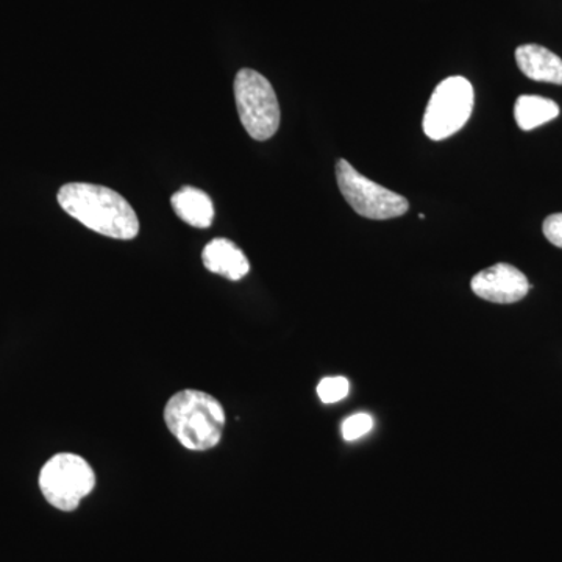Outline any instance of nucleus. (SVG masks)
Listing matches in <instances>:
<instances>
[{
    "label": "nucleus",
    "mask_w": 562,
    "mask_h": 562,
    "mask_svg": "<svg viewBox=\"0 0 562 562\" xmlns=\"http://www.w3.org/2000/svg\"><path fill=\"white\" fill-rule=\"evenodd\" d=\"M58 203L70 217L90 231L113 239H135L139 220L120 192L91 183H68L58 191Z\"/></svg>",
    "instance_id": "obj_1"
},
{
    "label": "nucleus",
    "mask_w": 562,
    "mask_h": 562,
    "mask_svg": "<svg viewBox=\"0 0 562 562\" xmlns=\"http://www.w3.org/2000/svg\"><path fill=\"white\" fill-rule=\"evenodd\" d=\"M166 427L187 450L205 452L220 446L225 409L216 397L198 390L177 392L165 406Z\"/></svg>",
    "instance_id": "obj_2"
},
{
    "label": "nucleus",
    "mask_w": 562,
    "mask_h": 562,
    "mask_svg": "<svg viewBox=\"0 0 562 562\" xmlns=\"http://www.w3.org/2000/svg\"><path fill=\"white\" fill-rule=\"evenodd\" d=\"M40 490L49 505L60 512H76L95 486L90 462L76 453L52 457L40 472Z\"/></svg>",
    "instance_id": "obj_3"
},
{
    "label": "nucleus",
    "mask_w": 562,
    "mask_h": 562,
    "mask_svg": "<svg viewBox=\"0 0 562 562\" xmlns=\"http://www.w3.org/2000/svg\"><path fill=\"white\" fill-rule=\"evenodd\" d=\"M235 101L239 120L251 138L268 140L280 127V105L271 81L254 69L236 74Z\"/></svg>",
    "instance_id": "obj_4"
},
{
    "label": "nucleus",
    "mask_w": 562,
    "mask_h": 562,
    "mask_svg": "<svg viewBox=\"0 0 562 562\" xmlns=\"http://www.w3.org/2000/svg\"><path fill=\"white\" fill-rule=\"evenodd\" d=\"M336 180L344 199L366 220H394L409 209L403 195L369 180L347 160L336 162Z\"/></svg>",
    "instance_id": "obj_5"
},
{
    "label": "nucleus",
    "mask_w": 562,
    "mask_h": 562,
    "mask_svg": "<svg viewBox=\"0 0 562 562\" xmlns=\"http://www.w3.org/2000/svg\"><path fill=\"white\" fill-rule=\"evenodd\" d=\"M473 87L464 77H449L432 91L424 114V132L432 140L450 138L472 116Z\"/></svg>",
    "instance_id": "obj_6"
},
{
    "label": "nucleus",
    "mask_w": 562,
    "mask_h": 562,
    "mask_svg": "<svg viewBox=\"0 0 562 562\" xmlns=\"http://www.w3.org/2000/svg\"><path fill=\"white\" fill-rule=\"evenodd\" d=\"M471 286L473 294L479 295L483 301L502 303V305L522 301L531 288L525 273L506 262H498L476 273Z\"/></svg>",
    "instance_id": "obj_7"
},
{
    "label": "nucleus",
    "mask_w": 562,
    "mask_h": 562,
    "mask_svg": "<svg viewBox=\"0 0 562 562\" xmlns=\"http://www.w3.org/2000/svg\"><path fill=\"white\" fill-rule=\"evenodd\" d=\"M203 266L216 276L239 281L250 271V262L244 251L231 239L216 238L202 251Z\"/></svg>",
    "instance_id": "obj_8"
},
{
    "label": "nucleus",
    "mask_w": 562,
    "mask_h": 562,
    "mask_svg": "<svg viewBox=\"0 0 562 562\" xmlns=\"http://www.w3.org/2000/svg\"><path fill=\"white\" fill-rule=\"evenodd\" d=\"M516 61L528 79L562 85V60L552 50L539 44H524L517 47Z\"/></svg>",
    "instance_id": "obj_9"
},
{
    "label": "nucleus",
    "mask_w": 562,
    "mask_h": 562,
    "mask_svg": "<svg viewBox=\"0 0 562 562\" xmlns=\"http://www.w3.org/2000/svg\"><path fill=\"white\" fill-rule=\"evenodd\" d=\"M177 216L195 228H209L214 221L213 201L206 192L198 188L183 187L171 198Z\"/></svg>",
    "instance_id": "obj_10"
},
{
    "label": "nucleus",
    "mask_w": 562,
    "mask_h": 562,
    "mask_svg": "<svg viewBox=\"0 0 562 562\" xmlns=\"http://www.w3.org/2000/svg\"><path fill=\"white\" fill-rule=\"evenodd\" d=\"M558 114H560L558 103L541 95H520L514 105V117L517 125L525 132L541 127L558 117Z\"/></svg>",
    "instance_id": "obj_11"
},
{
    "label": "nucleus",
    "mask_w": 562,
    "mask_h": 562,
    "mask_svg": "<svg viewBox=\"0 0 562 562\" xmlns=\"http://www.w3.org/2000/svg\"><path fill=\"white\" fill-rule=\"evenodd\" d=\"M350 383L346 376H327L317 384V395L322 402L331 405L338 403L349 395Z\"/></svg>",
    "instance_id": "obj_12"
},
{
    "label": "nucleus",
    "mask_w": 562,
    "mask_h": 562,
    "mask_svg": "<svg viewBox=\"0 0 562 562\" xmlns=\"http://www.w3.org/2000/svg\"><path fill=\"white\" fill-rule=\"evenodd\" d=\"M372 428V416H369L368 413L353 414L349 419L342 422V438L346 439L347 442L358 441L362 436L371 432Z\"/></svg>",
    "instance_id": "obj_13"
},
{
    "label": "nucleus",
    "mask_w": 562,
    "mask_h": 562,
    "mask_svg": "<svg viewBox=\"0 0 562 562\" xmlns=\"http://www.w3.org/2000/svg\"><path fill=\"white\" fill-rule=\"evenodd\" d=\"M543 235L553 246L562 249V213L552 214L543 221Z\"/></svg>",
    "instance_id": "obj_14"
}]
</instances>
